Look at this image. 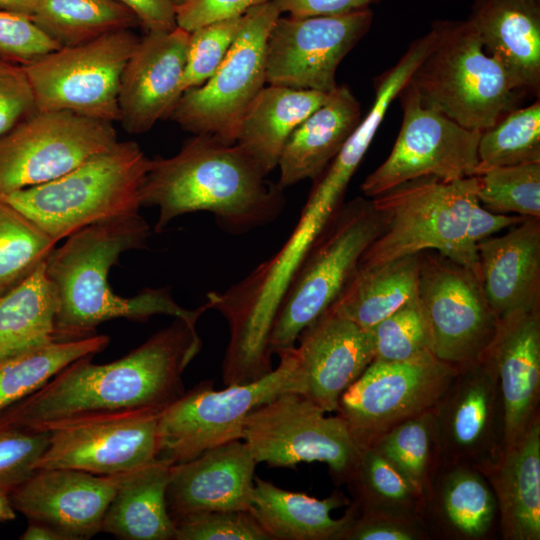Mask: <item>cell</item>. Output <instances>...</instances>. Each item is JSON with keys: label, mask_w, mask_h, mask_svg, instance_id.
Segmentation results:
<instances>
[{"label": "cell", "mask_w": 540, "mask_h": 540, "mask_svg": "<svg viewBox=\"0 0 540 540\" xmlns=\"http://www.w3.org/2000/svg\"><path fill=\"white\" fill-rule=\"evenodd\" d=\"M485 357L497 376L508 447L518 441L539 417L540 310L519 313L500 321Z\"/></svg>", "instance_id": "cell-23"}, {"label": "cell", "mask_w": 540, "mask_h": 540, "mask_svg": "<svg viewBox=\"0 0 540 540\" xmlns=\"http://www.w3.org/2000/svg\"><path fill=\"white\" fill-rule=\"evenodd\" d=\"M277 355L278 366L257 380L222 390L206 380L165 407L158 422L157 459L169 465L182 463L218 445L242 440L244 422L252 411L287 392L304 394L295 346Z\"/></svg>", "instance_id": "cell-8"}, {"label": "cell", "mask_w": 540, "mask_h": 540, "mask_svg": "<svg viewBox=\"0 0 540 540\" xmlns=\"http://www.w3.org/2000/svg\"><path fill=\"white\" fill-rule=\"evenodd\" d=\"M266 177L236 143L194 135L175 155L151 159L141 206L158 208L156 233L179 216L205 211L240 235L273 222L284 208L283 188Z\"/></svg>", "instance_id": "cell-3"}, {"label": "cell", "mask_w": 540, "mask_h": 540, "mask_svg": "<svg viewBox=\"0 0 540 540\" xmlns=\"http://www.w3.org/2000/svg\"><path fill=\"white\" fill-rule=\"evenodd\" d=\"M467 20L513 89L539 97L540 0H474Z\"/></svg>", "instance_id": "cell-25"}, {"label": "cell", "mask_w": 540, "mask_h": 540, "mask_svg": "<svg viewBox=\"0 0 540 540\" xmlns=\"http://www.w3.org/2000/svg\"><path fill=\"white\" fill-rule=\"evenodd\" d=\"M36 111L24 67L0 56V136Z\"/></svg>", "instance_id": "cell-47"}, {"label": "cell", "mask_w": 540, "mask_h": 540, "mask_svg": "<svg viewBox=\"0 0 540 540\" xmlns=\"http://www.w3.org/2000/svg\"><path fill=\"white\" fill-rule=\"evenodd\" d=\"M356 511V516L342 540L431 539L428 528L419 514L389 509L356 508Z\"/></svg>", "instance_id": "cell-45"}, {"label": "cell", "mask_w": 540, "mask_h": 540, "mask_svg": "<svg viewBox=\"0 0 540 540\" xmlns=\"http://www.w3.org/2000/svg\"><path fill=\"white\" fill-rule=\"evenodd\" d=\"M382 229L370 198L356 197L339 207L282 297L268 339L272 354L294 347L300 333L331 307Z\"/></svg>", "instance_id": "cell-7"}, {"label": "cell", "mask_w": 540, "mask_h": 540, "mask_svg": "<svg viewBox=\"0 0 540 540\" xmlns=\"http://www.w3.org/2000/svg\"><path fill=\"white\" fill-rule=\"evenodd\" d=\"M175 540H272L250 511L219 510L175 523Z\"/></svg>", "instance_id": "cell-43"}, {"label": "cell", "mask_w": 540, "mask_h": 540, "mask_svg": "<svg viewBox=\"0 0 540 540\" xmlns=\"http://www.w3.org/2000/svg\"><path fill=\"white\" fill-rule=\"evenodd\" d=\"M346 483L354 498L352 504L358 510L389 509L420 515L423 502L420 494L373 446L359 449Z\"/></svg>", "instance_id": "cell-37"}, {"label": "cell", "mask_w": 540, "mask_h": 540, "mask_svg": "<svg viewBox=\"0 0 540 540\" xmlns=\"http://www.w3.org/2000/svg\"><path fill=\"white\" fill-rule=\"evenodd\" d=\"M107 335L54 341L0 360V412L32 394L70 363L94 356L109 344Z\"/></svg>", "instance_id": "cell-35"}, {"label": "cell", "mask_w": 540, "mask_h": 540, "mask_svg": "<svg viewBox=\"0 0 540 540\" xmlns=\"http://www.w3.org/2000/svg\"><path fill=\"white\" fill-rule=\"evenodd\" d=\"M196 326L182 319L105 364L80 358L0 412V427L47 431L63 422L137 410H163L185 392L183 373L199 354Z\"/></svg>", "instance_id": "cell-1"}, {"label": "cell", "mask_w": 540, "mask_h": 540, "mask_svg": "<svg viewBox=\"0 0 540 540\" xmlns=\"http://www.w3.org/2000/svg\"><path fill=\"white\" fill-rule=\"evenodd\" d=\"M139 41L132 30H119L60 47L23 66L37 110H66L118 121L121 76Z\"/></svg>", "instance_id": "cell-10"}, {"label": "cell", "mask_w": 540, "mask_h": 540, "mask_svg": "<svg viewBox=\"0 0 540 540\" xmlns=\"http://www.w3.org/2000/svg\"><path fill=\"white\" fill-rule=\"evenodd\" d=\"M498 505L504 540L540 539V416L506 447L499 462L483 473Z\"/></svg>", "instance_id": "cell-28"}, {"label": "cell", "mask_w": 540, "mask_h": 540, "mask_svg": "<svg viewBox=\"0 0 540 540\" xmlns=\"http://www.w3.org/2000/svg\"><path fill=\"white\" fill-rule=\"evenodd\" d=\"M273 0L249 9L238 34L215 73L183 92L168 118L194 135L235 143L238 124L266 84V45L281 15Z\"/></svg>", "instance_id": "cell-9"}, {"label": "cell", "mask_w": 540, "mask_h": 540, "mask_svg": "<svg viewBox=\"0 0 540 540\" xmlns=\"http://www.w3.org/2000/svg\"><path fill=\"white\" fill-rule=\"evenodd\" d=\"M397 97L403 109L401 128L386 160L362 182L365 197L421 177L450 181L475 176L481 132L424 106L407 82Z\"/></svg>", "instance_id": "cell-14"}, {"label": "cell", "mask_w": 540, "mask_h": 540, "mask_svg": "<svg viewBox=\"0 0 540 540\" xmlns=\"http://www.w3.org/2000/svg\"><path fill=\"white\" fill-rule=\"evenodd\" d=\"M370 446L404 475L423 500L441 463L432 410L397 424Z\"/></svg>", "instance_id": "cell-36"}, {"label": "cell", "mask_w": 540, "mask_h": 540, "mask_svg": "<svg viewBox=\"0 0 540 540\" xmlns=\"http://www.w3.org/2000/svg\"><path fill=\"white\" fill-rule=\"evenodd\" d=\"M60 48L25 15L0 10V56L25 66Z\"/></svg>", "instance_id": "cell-46"}, {"label": "cell", "mask_w": 540, "mask_h": 540, "mask_svg": "<svg viewBox=\"0 0 540 540\" xmlns=\"http://www.w3.org/2000/svg\"><path fill=\"white\" fill-rule=\"evenodd\" d=\"M189 34L176 27L147 31L140 38L123 70L118 95V121L127 133H145L169 117L181 95Z\"/></svg>", "instance_id": "cell-20"}, {"label": "cell", "mask_w": 540, "mask_h": 540, "mask_svg": "<svg viewBox=\"0 0 540 540\" xmlns=\"http://www.w3.org/2000/svg\"><path fill=\"white\" fill-rule=\"evenodd\" d=\"M360 120L359 101L347 86L338 85L290 134L279 158L277 183L284 189L307 179H318Z\"/></svg>", "instance_id": "cell-27"}, {"label": "cell", "mask_w": 540, "mask_h": 540, "mask_svg": "<svg viewBox=\"0 0 540 540\" xmlns=\"http://www.w3.org/2000/svg\"><path fill=\"white\" fill-rule=\"evenodd\" d=\"M114 490V476L37 468L10 492V499L30 522L56 529L65 540H84L101 532Z\"/></svg>", "instance_id": "cell-19"}, {"label": "cell", "mask_w": 540, "mask_h": 540, "mask_svg": "<svg viewBox=\"0 0 540 540\" xmlns=\"http://www.w3.org/2000/svg\"><path fill=\"white\" fill-rule=\"evenodd\" d=\"M476 178V196L485 209L540 218V162L494 167Z\"/></svg>", "instance_id": "cell-40"}, {"label": "cell", "mask_w": 540, "mask_h": 540, "mask_svg": "<svg viewBox=\"0 0 540 540\" xmlns=\"http://www.w3.org/2000/svg\"><path fill=\"white\" fill-rule=\"evenodd\" d=\"M432 412L441 462L465 464L482 473L505 449V414L497 376L489 360L458 368Z\"/></svg>", "instance_id": "cell-17"}, {"label": "cell", "mask_w": 540, "mask_h": 540, "mask_svg": "<svg viewBox=\"0 0 540 540\" xmlns=\"http://www.w3.org/2000/svg\"><path fill=\"white\" fill-rule=\"evenodd\" d=\"M170 466L156 459L114 475L115 490L101 531L123 540H175L166 504Z\"/></svg>", "instance_id": "cell-31"}, {"label": "cell", "mask_w": 540, "mask_h": 540, "mask_svg": "<svg viewBox=\"0 0 540 540\" xmlns=\"http://www.w3.org/2000/svg\"><path fill=\"white\" fill-rule=\"evenodd\" d=\"M281 13L292 16L337 15L371 8L381 0H273Z\"/></svg>", "instance_id": "cell-49"}, {"label": "cell", "mask_w": 540, "mask_h": 540, "mask_svg": "<svg viewBox=\"0 0 540 540\" xmlns=\"http://www.w3.org/2000/svg\"><path fill=\"white\" fill-rule=\"evenodd\" d=\"M151 159L134 141H118L65 175L0 195L55 242L89 225L139 213Z\"/></svg>", "instance_id": "cell-4"}, {"label": "cell", "mask_w": 540, "mask_h": 540, "mask_svg": "<svg viewBox=\"0 0 540 540\" xmlns=\"http://www.w3.org/2000/svg\"><path fill=\"white\" fill-rule=\"evenodd\" d=\"M458 368L434 355L408 362L373 360L341 395L337 415L358 449L397 424L432 409Z\"/></svg>", "instance_id": "cell-15"}, {"label": "cell", "mask_w": 540, "mask_h": 540, "mask_svg": "<svg viewBox=\"0 0 540 540\" xmlns=\"http://www.w3.org/2000/svg\"><path fill=\"white\" fill-rule=\"evenodd\" d=\"M476 249L482 287L499 321L540 310V218L528 217Z\"/></svg>", "instance_id": "cell-24"}, {"label": "cell", "mask_w": 540, "mask_h": 540, "mask_svg": "<svg viewBox=\"0 0 540 540\" xmlns=\"http://www.w3.org/2000/svg\"><path fill=\"white\" fill-rule=\"evenodd\" d=\"M478 161L476 175L494 167L540 162L539 98L481 132Z\"/></svg>", "instance_id": "cell-38"}, {"label": "cell", "mask_w": 540, "mask_h": 540, "mask_svg": "<svg viewBox=\"0 0 540 540\" xmlns=\"http://www.w3.org/2000/svg\"><path fill=\"white\" fill-rule=\"evenodd\" d=\"M476 190V176L450 181L421 177L370 198L383 229L358 267H374L434 250L480 278L477 249L466 239L470 212L478 200Z\"/></svg>", "instance_id": "cell-5"}, {"label": "cell", "mask_w": 540, "mask_h": 540, "mask_svg": "<svg viewBox=\"0 0 540 540\" xmlns=\"http://www.w3.org/2000/svg\"><path fill=\"white\" fill-rule=\"evenodd\" d=\"M39 0H0V10L31 18Z\"/></svg>", "instance_id": "cell-53"}, {"label": "cell", "mask_w": 540, "mask_h": 540, "mask_svg": "<svg viewBox=\"0 0 540 540\" xmlns=\"http://www.w3.org/2000/svg\"><path fill=\"white\" fill-rule=\"evenodd\" d=\"M185 0H172V2L175 4V6H178L182 4Z\"/></svg>", "instance_id": "cell-55"}, {"label": "cell", "mask_w": 540, "mask_h": 540, "mask_svg": "<svg viewBox=\"0 0 540 540\" xmlns=\"http://www.w3.org/2000/svg\"><path fill=\"white\" fill-rule=\"evenodd\" d=\"M420 515L431 538L485 540L499 530L497 500L488 479L465 464L440 463Z\"/></svg>", "instance_id": "cell-26"}, {"label": "cell", "mask_w": 540, "mask_h": 540, "mask_svg": "<svg viewBox=\"0 0 540 540\" xmlns=\"http://www.w3.org/2000/svg\"><path fill=\"white\" fill-rule=\"evenodd\" d=\"M438 38L407 84L420 102L457 124L484 131L524 97L513 89L504 69L483 49L466 20H436Z\"/></svg>", "instance_id": "cell-6"}, {"label": "cell", "mask_w": 540, "mask_h": 540, "mask_svg": "<svg viewBox=\"0 0 540 540\" xmlns=\"http://www.w3.org/2000/svg\"><path fill=\"white\" fill-rule=\"evenodd\" d=\"M421 253L360 268L326 311L365 330L418 296Z\"/></svg>", "instance_id": "cell-32"}, {"label": "cell", "mask_w": 540, "mask_h": 540, "mask_svg": "<svg viewBox=\"0 0 540 540\" xmlns=\"http://www.w3.org/2000/svg\"><path fill=\"white\" fill-rule=\"evenodd\" d=\"M117 142L112 122L37 110L0 136V195L59 178Z\"/></svg>", "instance_id": "cell-13"}, {"label": "cell", "mask_w": 540, "mask_h": 540, "mask_svg": "<svg viewBox=\"0 0 540 540\" xmlns=\"http://www.w3.org/2000/svg\"><path fill=\"white\" fill-rule=\"evenodd\" d=\"M242 17L213 22L190 32L181 94L204 84L215 73L238 34Z\"/></svg>", "instance_id": "cell-42"}, {"label": "cell", "mask_w": 540, "mask_h": 540, "mask_svg": "<svg viewBox=\"0 0 540 540\" xmlns=\"http://www.w3.org/2000/svg\"><path fill=\"white\" fill-rule=\"evenodd\" d=\"M297 342L303 395L323 411L336 412L341 395L374 359L369 330L325 312L300 333Z\"/></svg>", "instance_id": "cell-22"}, {"label": "cell", "mask_w": 540, "mask_h": 540, "mask_svg": "<svg viewBox=\"0 0 540 540\" xmlns=\"http://www.w3.org/2000/svg\"><path fill=\"white\" fill-rule=\"evenodd\" d=\"M48 439V431L0 427V490L10 493L35 471Z\"/></svg>", "instance_id": "cell-44"}, {"label": "cell", "mask_w": 540, "mask_h": 540, "mask_svg": "<svg viewBox=\"0 0 540 540\" xmlns=\"http://www.w3.org/2000/svg\"><path fill=\"white\" fill-rule=\"evenodd\" d=\"M162 410L97 415L48 429V444L37 468H70L114 476L157 459Z\"/></svg>", "instance_id": "cell-18"}, {"label": "cell", "mask_w": 540, "mask_h": 540, "mask_svg": "<svg viewBox=\"0 0 540 540\" xmlns=\"http://www.w3.org/2000/svg\"><path fill=\"white\" fill-rule=\"evenodd\" d=\"M418 299L434 356L457 368L486 356L500 321L480 278L434 250L421 252Z\"/></svg>", "instance_id": "cell-12"}, {"label": "cell", "mask_w": 540, "mask_h": 540, "mask_svg": "<svg viewBox=\"0 0 540 540\" xmlns=\"http://www.w3.org/2000/svg\"><path fill=\"white\" fill-rule=\"evenodd\" d=\"M328 95L314 90L264 86L242 116L235 143L267 176L277 168L293 130L320 107Z\"/></svg>", "instance_id": "cell-30"}, {"label": "cell", "mask_w": 540, "mask_h": 540, "mask_svg": "<svg viewBox=\"0 0 540 540\" xmlns=\"http://www.w3.org/2000/svg\"><path fill=\"white\" fill-rule=\"evenodd\" d=\"M325 413L303 394L287 392L247 416L242 440L257 463L295 468L302 462H323L335 482L344 483L359 449L344 420Z\"/></svg>", "instance_id": "cell-11"}, {"label": "cell", "mask_w": 540, "mask_h": 540, "mask_svg": "<svg viewBox=\"0 0 540 540\" xmlns=\"http://www.w3.org/2000/svg\"><path fill=\"white\" fill-rule=\"evenodd\" d=\"M133 12L146 31H171L177 26L172 0H116Z\"/></svg>", "instance_id": "cell-51"}, {"label": "cell", "mask_w": 540, "mask_h": 540, "mask_svg": "<svg viewBox=\"0 0 540 540\" xmlns=\"http://www.w3.org/2000/svg\"><path fill=\"white\" fill-rule=\"evenodd\" d=\"M347 503L339 491L317 499L255 476L250 512L272 540H342L356 516V508L350 504L337 519L331 517V512Z\"/></svg>", "instance_id": "cell-29"}, {"label": "cell", "mask_w": 540, "mask_h": 540, "mask_svg": "<svg viewBox=\"0 0 540 540\" xmlns=\"http://www.w3.org/2000/svg\"><path fill=\"white\" fill-rule=\"evenodd\" d=\"M371 8L337 15L279 16L266 45V83L332 92L344 57L367 34Z\"/></svg>", "instance_id": "cell-16"}, {"label": "cell", "mask_w": 540, "mask_h": 540, "mask_svg": "<svg viewBox=\"0 0 540 540\" xmlns=\"http://www.w3.org/2000/svg\"><path fill=\"white\" fill-rule=\"evenodd\" d=\"M527 218L516 214L491 212L485 209L477 200L472 206L468 220L466 231L467 242L476 247L480 241L491 237L503 229L513 227Z\"/></svg>", "instance_id": "cell-50"}, {"label": "cell", "mask_w": 540, "mask_h": 540, "mask_svg": "<svg viewBox=\"0 0 540 540\" xmlns=\"http://www.w3.org/2000/svg\"><path fill=\"white\" fill-rule=\"evenodd\" d=\"M369 332L374 359L408 362L434 355L418 296L377 323Z\"/></svg>", "instance_id": "cell-41"}, {"label": "cell", "mask_w": 540, "mask_h": 540, "mask_svg": "<svg viewBox=\"0 0 540 540\" xmlns=\"http://www.w3.org/2000/svg\"><path fill=\"white\" fill-rule=\"evenodd\" d=\"M270 0H185L176 6L177 26L192 32L207 24L242 16Z\"/></svg>", "instance_id": "cell-48"}, {"label": "cell", "mask_w": 540, "mask_h": 540, "mask_svg": "<svg viewBox=\"0 0 540 540\" xmlns=\"http://www.w3.org/2000/svg\"><path fill=\"white\" fill-rule=\"evenodd\" d=\"M31 19L60 47L141 26L136 15L116 0H39Z\"/></svg>", "instance_id": "cell-34"}, {"label": "cell", "mask_w": 540, "mask_h": 540, "mask_svg": "<svg viewBox=\"0 0 540 540\" xmlns=\"http://www.w3.org/2000/svg\"><path fill=\"white\" fill-rule=\"evenodd\" d=\"M257 464L246 443L233 440L171 465L166 504L174 524L211 511H250Z\"/></svg>", "instance_id": "cell-21"}, {"label": "cell", "mask_w": 540, "mask_h": 540, "mask_svg": "<svg viewBox=\"0 0 540 540\" xmlns=\"http://www.w3.org/2000/svg\"><path fill=\"white\" fill-rule=\"evenodd\" d=\"M21 540H65L56 529L37 522H30L19 537Z\"/></svg>", "instance_id": "cell-52"}, {"label": "cell", "mask_w": 540, "mask_h": 540, "mask_svg": "<svg viewBox=\"0 0 540 540\" xmlns=\"http://www.w3.org/2000/svg\"><path fill=\"white\" fill-rule=\"evenodd\" d=\"M57 242L0 197V295L47 260Z\"/></svg>", "instance_id": "cell-39"}, {"label": "cell", "mask_w": 540, "mask_h": 540, "mask_svg": "<svg viewBox=\"0 0 540 540\" xmlns=\"http://www.w3.org/2000/svg\"><path fill=\"white\" fill-rule=\"evenodd\" d=\"M16 518V510L10 499V493L0 490V523L11 521Z\"/></svg>", "instance_id": "cell-54"}, {"label": "cell", "mask_w": 540, "mask_h": 540, "mask_svg": "<svg viewBox=\"0 0 540 540\" xmlns=\"http://www.w3.org/2000/svg\"><path fill=\"white\" fill-rule=\"evenodd\" d=\"M150 227L139 214L125 215L84 227L55 247L45 262L54 289L56 334L59 341L96 334V327L113 319L146 321L168 315L196 326L210 309L180 306L170 287L144 288L133 297L116 294L109 284L110 268L123 252L146 246Z\"/></svg>", "instance_id": "cell-2"}, {"label": "cell", "mask_w": 540, "mask_h": 540, "mask_svg": "<svg viewBox=\"0 0 540 540\" xmlns=\"http://www.w3.org/2000/svg\"><path fill=\"white\" fill-rule=\"evenodd\" d=\"M45 262L0 295V360L59 341L56 297Z\"/></svg>", "instance_id": "cell-33"}]
</instances>
